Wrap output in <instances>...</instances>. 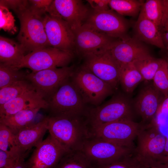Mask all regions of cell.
<instances>
[{
	"label": "cell",
	"mask_w": 168,
	"mask_h": 168,
	"mask_svg": "<svg viewBox=\"0 0 168 168\" xmlns=\"http://www.w3.org/2000/svg\"><path fill=\"white\" fill-rule=\"evenodd\" d=\"M48 117L49 134L66 152L79 150L91 136L80 116Z\"/></svg>",
	"instance_id": "1"
},
{
	"label": "cell",
	"mask_w": 168,
	"mask_h": 168,
	"mask_svg": "<svg viewBox=\"0 0 168 168\" xmlns=\"http://www.w3.org/2000/svg\"><path fill=\"white\" fill-rule=\"evenodd\" d=\"M28 5V3L15 12L20 23V30L17 36L19 43L26 53H29L50 46L44 29V16L32 11Z\"/></svg>",
	"instance_id": "2"
},
{
	"label": "cell",
	"mask_w": 168,
	"mask_h": 168,
	"mask_svg": "<svg viewBox=\"0 0 168 168\" xmlns=\"http://www.w3.org/2000/svg\"><path fill=\"white\" fill-rule=\"evenodd\" d=\"M74 56L73 52L49 46L29 53L13 65L8 66L18 69L27 68L35 72L67 66Z\"/></svg>",
	"instance_id": "3"
},
{
	"label": "cell",
	"mask_w": 168,
	"mask_h": 168,
	"mask_svg": "<svg viewBox=\"0 0 168 168\" xmlns=\"http://www.w3.org/2000/svg\"><path fill=\"white\" fill-rule=\"evenodd\" d=\"M48 102L50 116H79L85 110V104L70 78L60 86Z\"/></svg>",
	"instance_id": "4"
},
{
	"label": "cell",
	"mask_w": 168,
	"mask_h": 168,
	"mask_svg": "<svg viewBox=\"0 0 168 168\" xmlns=\"http://www.w3.org/2000/svg\"><path fill=\"white\" fill-rule=\"evenodd\" d=\"M85 104L99 106L114 88L83 65L75 69L71 77Z\"/></svg>",
	"instance_id": "5"
},
{
	"label": "cell",
	"mask_w": 168,
	"mask_h": 168,
	"mask_svg": "<svg viewBox=\"0 0 168 168\" xmlns=\"http://www.w3.org/2000/svg\"><path fill=\"white\" fill-rule=\"evenodd\" d=\"M137 137L138 144L134 151L139 157L148 162L168 164L165 155L166 137L160 132L155 123L140 125Z\"/></svg>",
	"instance_id": "6"
},
{
	"label": "cell",
	"mask_w": 168,
	"mask_h": 168,
	"mask_svg": "<svg viewBox=\"0 0 168 168\" xmlns=\"http://www.w3.org/2000/svg\"><path fill=\"white\" fill-rule=\"evenodd\" d=\"M92 136L93 137L87 139L78 150L91 165L94 163L102 166L128 155L134 150Z\"/></svg>",
	"instance_id": "7"
},
{
	"label": "cell",
	"mask_w": 168,
	"mask_h": 168,
	"mask_svg": "<svg viewBox=\"0 0 168 168\" xmlns=\"http://www.w3.org/2000/svg\"><path fill=\"white\" fill-rule=\"evenodd\" d=\"M140 124L130 119H121L92 128V136L117 145L134 148Z\"/></svg>",
	"instance_id": "8"
},
{
	"label": "cell",
	"mask_w": 168,
	"mask_h": 168,
	"mask_svg": "<svg viewBox=\"0 0 168 168\" xmlns=\"http://www.w3.org/2000/svg\"><path fill=\"white\" fill-rule=\"evenodd\" d=\"M74 66L51 68L29 73L26 80L47 102L60 86L71 78Z\"/></svg>",
	"instance_id": "9"
},
{
	"label": "cell",
	"mask_w": 168,
	"mask_h": 168,
	"mask_svg": "<svg viewBox=\"0 0 168 168\" xmlns=\"http://www.w3.org/2000/svg\"><path fill=\"white\" fill-rule=\"evenodd\" d=\"M132 107L128 100L124 96H114L104 104L91 109L88 119L92 128L116 121L131 119Z\"/></svg>",
	"instance_id": "10"
},
{
	"label": "cell",
	"mask_w": 168,
	"mask_h": 168,
	"mask_svg": "<svg viewBox=\"0 0 168 168\" xmlns=\"http://www.w3.org/2000/svg\"><path fill=\"white\" fill-rule=\"evenodd\" d=\"M83 65L114 89L119 83L120 66L108 49L88 54Z\"/></svg>",
	"instance_id": "11"
},
{
	"label": "cell",
	"mask_w": 168,
	"mask_h": 168,
	"mask_svg": "<svg viewBox=\"0 0 168 168\" xmlns=\"http://www.w3.org/2000/svg\"><path fill=\"white\" fill-rule=\"evenodd\" d=\"M85 25L100 32L115 38L126 36L128 24L121 15L111 9L91 11Z\"/></svg>",
	"instance_id": "12"
},
{
	"label": "cell",
	"mask_w": 168,
	"mask_h": 168,
	"mask_svg": "<svg viewBox=\"0 0 168 168\" xmlns=\"http://www.w3.org/2000/svg\"><path fill=\"white\" fill-rule=\"evenodd\" d=\"M90 11L81 0H55L48 13L65 21L74 32L84 24Z\"/></svg>",
	"instance_id": "13"
},
{
	"label": "cell",
	"mask_w": 168,
	"mask_h": 168,
	"mask_svg": "<svg viewBox=\"0 0 168 168\" xmlns=\"http://www.w3.org/2000/svg\"><path fill=\"white\" fill-rule=\"evenodd\" d=\"M67 152L50 134L35 147L25 164L26 168H55Z\"/></svg>",
	"instance_id": "14"
},
{
	"label": "cell",
	"mask_w": 168,
	"mask_h": 168,
	"mask_svg": "<svg viewBox=\"0 0 168 168\" xmlns=\"http://www.w3.org/2000/svg\"><path fill=\"white\" fill-rule=\"evenodd\" d=\"M45 32L50 46L74 52L75 35L68 23L46 14L44 17Z\"/></svg>",
	"instance_id": "15"
},
{
	"label": "cell",
	"mask_w": 168,
	"mask_h": 168,
	"mask_svg": "<svg viewBox=\"0 0 168 168\" xmlns=\"http://www.w3.org/2000/svg\"><path fill=\"white\" fill-rule=\"evenodd\" d=\"M74 33V52L83 57L97 50L109 49L118 39L98 32L85 24Z\"/></svg>",
	"instance_id": "16"
},
{
	"label": "cell",
	"mask_w": 168,
	"mask_h": 168,
	"mask_svg": "<svg viewBox=\"0 0 168 168\" xmlns=\"http://www.w3.org/2000/svg\"><path fill=\"white\" fill-rule=\"evenodd\" d=\"M120 65L132 63L150 54L147 47L136 37L117 39L108 49Z\"/></svg>",
	"instance_id": "17"
},
{
	"label": "cell",
	"mask_w": 168,
	"mask_h": 168,
	"mask_svg": "<svg viewBox=\"0 0 168 168\" xmlns=\"http://www.w3.org/2000/svg\"><path fill=\"white\" fill-rule=\"evenodd\" d=\"M48 107V102L33 87L0 105V117L9 116L25 109H47Z\"/></svg>",
	"instance_id": "18"
},
{
	"label": "cell",
	"mask_w": 168,
	"mask_h": 168,
	"mask_svg": "<svg viewBox=\"0 0 168 168\" xmlns=\"http://www.w3.org/2000/svg\"><path fill=\"white\" fill-rule=\"evenodd\" d=\"M165 97L153 85L146 86L141 90L136 99L135 107L144 122L152 120Z\"/></svg>",
	"instance_id": "19"
},
{
	"label": "cell",
	"mask_w": 168,
	"mask_h": 168,
	"mask_svg": "<svg viewBox=\"0 0 168 168\" xmlns=\"http://www.w3.org/2000/svg\"><path fill=\"white\" fill-rule=\"evenodd\" d=\"M48 117L44 118L39 122L25 127L15 135L17 143L24 154L27 155L33 147L41 142L48 130Z\"/></svg>",
	"instance_id": "20"
},
{
	"label": "cell",
	"mask_w": 168,
	"mask_h": 168,
	"mask_svg": "<svg viewBox=\"0 0 168 168\" xmlns=\"http://www.w3.org/2000/svg\"><path fill=\"white\" fill-rule=\"evenodd\" d=\"M136 37L161 49H166L158 27L140 11L134 27Z\"/></svg>",
	"instance_id": "21"
},
{
	"label": "cell",
	"mask_w": 168,
	"mask_h": 168,
	"mask_svg": "<svg viewBox=\"0 0 168 168\" xmlns=\"http://www.w3.org/2000/svg\"><path fill=\"white\" fill-rule=\"evenodd\" d=\"M40 109H25L9 116L0 117V124L6 126L15 135L21 129L33 123Z\"/></svg>",
	"instance_id": "22"
},
{
	"label": "cell",
	"mask_w": 168,
	"mask_h": 168,
	"mask_svg": "<svg viewBox=\"0 0 168 168\" xmlns=\"http://www.w3.org/2000/svg\"><path fill=\"white\" fill-rule=\"evenodd\" d=\"M19 43L2 36L0 37V63L11 66L26 54Z\"/></svg>",
	"instance_id": "23"
},
{
	"label": "cell",
	"mask_w": 168,
	"mask_h": 168,
	"mask_svg": "<svg viewBox=\"0 0 168 168\" xmlns=\"http://www.w3.org/2000/svg\"><path fill=\"white\" fill-rule=\"evenodd\" d=\"M120 66L119 82L125 92L131 93L143 78L132 62Z\"/></svg>",
	"instance_id": "24"
},
{
	"label": "cell",
	"mask_w": 168,
	"mask_h": 168,
	"mask_svg": "<svg viewBox=\"0 0 168 168\" xmlns=\"http://www.w3.org/2000/svg\"><path fill=\"white\" fill-rule=\"evenodd\" d=\"M0 150L20 159L25 160L26 156L19 147L15 135L7 127L1 124H0Z\"/></svg>",
	"instance_id": "25"
},
{
	"label": "cell",
	"mask_w": 168,
	"mask_h": 168,
	"mask_svg": "<svg viewBox=\"0 0 168 168\" xmlns=\"http://www.w3.org/2000/svg\"><path fill=\"white\" fill-rule=\"evenodd\" d=\"M163 61L162 58H156L149 54L132 63L142 75L144 80H153Z\"/></svg>",
	"instance_id": "26"
},
{
	"label": "cell",
	"mask_w": 168,
	"mask_h": 168,
	"mask_svg": "<svg viewBox=\"0 0 168 168\" xmlns=\"http://www.w3.org/2000/svg\"><path fill=\"white\" fill-rule=\"evenodd\" d=\"M144 2L136 0H109L111 9L121 16H135L139 13Z\"/></svg>",
	"instance_id": "27"
},
{
	"label": "cell",
	"mask_w": 168,
	"mask_h": 168,
	"mask_svg": "<svg viewBox=\"0 0 168 168\" xmlns=\"http://www.w3.org/2000/svg\"><path fill=\"white\" fill-rule=\"evenodd\" d=\"M33 87L29 82L25 80L16 82L0 89V106Z\"/></svg>",
	"instance_id": "28"
},
{
	"label": "cell",
	"mask_w": 168,
	"mask_h": 168,
	"mask_svg": "<svg viewBox=\"0 0 168 168\" xmlns=\"http://www.w3.org/2000/svg\"><path fill=\"white\" fill-rule=\"evenodd\" d=\"M91 165L79 151L66 152L55 168H90Z\"/></svg>",
	"instance_id": "29"
},
{
	"label": "cell",
	"mask_w": 168,
	"mask_h": 168,
	"mask_svg": "<svg viewBox=\"0 0 168 168\" xmlns=\"http://www.w3.org/2000/svg\"><path fill=\"white\" fill-rule=\"evenodd\" d=\"M141 11L147 18L153 22L159 29L162 17V0H147L143 4Z\"/></svg>",
	"instance_id": "30"
},
{
	"label": "cell",
	"mask_w": 168,
	"mask_h": 168,
	"mask_svg": "<svg viewBox=\"0 0 168 168\" xmlns=\"http://www.w3.org/2000/svg\"><path fill=\"white\" fill-rule=\"evenodd\" d=\"M20 69L0 63V89L16 82L26 80L29 73Z\"/></svg>",
	"instance_id": "31"
},
{
	"label": "cell",
	"mask_w": 168,
	"mask_h": 168,
	"mask_svg": "<svg viewBox=\"0 0 168 168\" xmlns=\"http://www.w3.org/2000/svg\"><path fill=\"white\" fill-rule=\"evenodd\" d=\"M146 165L134 150L128 155L99 168H146Z\"/></svg>",
	"instance_id": "32"
},
{
	"label": "cell",
	"mask_w": 168,
	"mask_h": 168,
	"mask_svg": "<svg viewBox=\"0 0 168 168\" xmlns=\"http://www.w3.org/2000/svg\"><path fill=\"white\" fill-rule=\"evenodd\" d=\"M162 58V62L153 79V85L166 97L168 96V72L166 62Z\"/></svg>",
	"instance_id": "33"
},
{
	"label": "cell",
	"mask_w": 168,
	"mask_h": 168,
	"mask_svg": "<svg viewBox=\"0 0 168 168\" xmlns=\"http://www.w3.org/2000/svg\"><path fill=\"white\" fill-rule=\"evenodd\" d=\"M15 20L11 12L6 6L0 4V28L5 31L14 33L17 30Z\"/></svg>",
	"instance_id": "34"
},
{
	"label": "cell",
	"mask_w": 168,
	"mask_h": 168,
	"mask_svg": "<svg viewBox=\"0 0 168 168\" xmlns=\"http://www.w3.org/2000/svg\"><path fill=\"white\" fill-rule=\"evenodd\" d=\"M53 0H31L28 1V7L33 12L44 16L48 13Z\"/></svg>",
	"instance_id": "35"
},
{
	"label": "cell",
	"mask_w": 168,
	"mask_h": 168,
	"mask_svg": "<svg viewBox=\"0 0 168 168\" xmlns=\"http://www.w3.org/2000/svg\"><path fill=\"white\" fill-rule=\"evenodd\" d=\"M24 160L18 159L6 152L0 150V168L11 166L17 162Z\"/></svg>",
	"instance_id": "36"
},
{
	"label": "cell",
	"mask_w": 168,
	"mask_h": 168,
	"mask_svg": "<svg viewBox=\"0 0 168 168\" xmlns=\"http://www.w3.org/2000/svg\"><path fill=\"white\" fill-rule=\"evenodd\" d=\"M27 0H0V4L3 5L15 12L25 5Z\"/></svg>",
	"instance_id": "37"
},
{
	"label": "cell",
	"mask_w": 168,
	"mask_h": 168,
	"mask_svg": "<svg viewBox=\"0 0 168 168\" xmlns=\"http://www.w3.org/2000/svg\"><path fill=\"white\" fill-rule=\"evenodd\" d=\"M92 9L98 11L110 9L109 0H87Z\"/></svg>",
	"instance_id": "38"
},
{
	"label": "cell",
	"mask_w": 168,
	"mask_h": 168,
	"mask_svg": "<svg viewBox=\"0 0 168 168\" xmlns=\"http://www.w3.org/2000/svg\"><path fill=\"white\" fill-rule=\"evenodd\" d=\"M164 44L166 47L168 45V21L159 29Z\"/></svg>",
	"instance_id": "39"
},
{
	"label": "cell",
	"mask_w": 168,
	"mask_h": 168,
	"mask_svg": "<svg viewBox=\"0 0 168 168\" xmlns=\"http://www.w3.org/2000/svg\"><path fill=\"white\" fill-rule=\"evenodd\" d=\"M162 17L161 24L160 28L168 21V0H162Z\"/></svg>",
	"instance_id": "40"
},
{
	"label": "cell",
	"mask_w": 168,
	"mask_h": 168,
	"mask_svg": "<svg viewBox=\"0 0 168 168\" xmlns=\"http://www.w3.org/2000/svg\"><path fill=\"white\" fill-rule=\"evenodd\" d=\"M146 164L147 165L146 168H168V164L159 162L150 164L146 163Z\"/></svg>",
	"instance_id": "41"
},
{
	"label": "cell",
	"mask_w": 168,
	"mask_h": 168,
	"mask_svg": "<svg viewBox=\"0 0 168 168\" xmlns=\"http://www.w3.org/2000/svg\"><path fill=\"white\" fill-rule=\"evenodd\" d=\"M162 112H168V97H165L161 102L159 107L158 110Z\"/></svg>",
	"instance_id": "42"
},
{
	"label": "cell",
	"mask_w": 168,
	"mask_h": 168,
	"mask_svg": "<svg viewBox=\"0 0 168 168\" xmlns=\"http://www.w3.org/2000/svg\"><path fill=\"white\" fill-rule=\"evenodd\" d=\"M5 168H26L24 161H20L17 162L15 164Z\"/></svg>",
	"instance_id": "43"
},
{
	"label": "cell",
	"mask_w": 168,
	"mask_h": 168,
	"mask_svg": "<svg viewBox=\"0 0 168 168\" xmlns=\"http://www.w3.org/2000/svg\"><path fill=\"white\" fill-rule=\"evenodd\" d=\"M165 155L168 161V137H166L165 148Z\"/></svg>",
	"instance_id": "44"
},
{
	"label": "cell",
	"mask_w": 168,
	"mask_h": 168,
	"mask_svg": "<svg viewBox=\"0 0 168 168\" xmlns=\"http://www.w3.org/2000/svg\"><path fill=\"white\" fill-rule=\"evenodd\" d=\"M162 58H163L166 62L167 65V71L168 72V53H167Z\"/></svg>",
	"instance_id": "45"
},
{
	"label": "cell",
	"mask_w": 168,
	"mask_h": 168,
	"mask_svg": "<svg viewBox=\"0 0 168 168\" xmlns=\"http://www.w3.org/2000/svg\"><path fill=\"white\" fill-rule=\"evenodd\" d=\"M166 49L168 50V45L166 47Z\"/></svg>",
	"instance_id": "46"
}]
</instances>
